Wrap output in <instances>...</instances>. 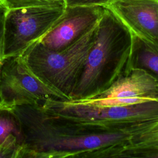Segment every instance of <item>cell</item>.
Segmentation results:
<instances>
[{
    "label": "cell",
    "mask_w": 158,
    "mask_h": 158,
    "mask_svg": "<svg viewBox=\"0 0 158 158\" xmlns=\"http://www.w3.org/2000/svg\"><path fill=\"white\" fill-rule=\"evenodd\" d=\"M22 143L14 135H10L0 144V158H19Z\"/></svg>",
    "instance_id": "14"
},
{
    "label": "cell",
    "mask_w": 158,
    "mask_h": 158,
    "mask_svg": "<svg viewBox=\"0 0 158 158\" xmlns=\"http://www.w3.org/2000/svg\"><path fill=\"white\" fill-rule=\"evenodd\" d=\"M105 7L134 36L158 51V0H112Z\"/></svg>",
    "instance_id": "8"
},
{
    "label": "cell",
    "mask_w": 158,
    "mask_h": 158,
    "mask_svg": "<svg viewBox=\"0 0 158 158\" xmlns=\"http://www.w3.org/2000/svg\"><path fill=\"white\" fill-rule=\"evenodd\" d=\"M47 100L67 101L41 80L22 56L2 59L0 65V102L8 107L23 104L41 106Z\"/></svg>",
    "instance_id": "6"
},
{
    "label": "cell",
    "mask_w": 158,
    "mask_h": 158,
    "mask_svg": "<svg viewBox=\"0 0 158 158\" xmlns=\"http://www.w3.org/2000/svg\"><path fill=\"white\" fill-rule=\"evenodd\" d=\"M134 36L104 6L91 47L70 100L92 98L130 70Z\"/></svg>",
    "instance_id": "2"
},
{
    "label": "cell",
    "mask_w": 158,
    "mask_h": 158,
    "mask_svg": "<svg viewBox=\"0 0 158 158\" xmlns=\"http://www.w3.org/2000/svg\"><path fill=\"white\" fill-rule=\"evenodd\" d=\"M98 23L61 50H51L36 42L22 56L29 69L67 101L71 99L88 54L94 43Z\"/></svg>",
    "instance_id": "4"
},
{
    "label": "cell",
    "mask_w": 158,
    "mask_h": 158,
    "mask_svg": "<svg viewBox=\"0 0 158 158\" xmlns=\"http://www.w3.org/2000/svg\"><path fill=\"white\" fill-rule=\"evenodd\" d=\"M151 157H152V158H156H156H158V152H156V153L152 154Z\"/></svg>",
    "instance_id": "17"
},
{
    "label": "cell",
    "mask_w": 158,
    "mask_h": 158,
    "mask_svg": "<svg viewBox=\"0 0 158 158\" xmlns=\"http://www.w3.org/2000/svg\"><path fill=\"white\" fill-rule=\"evenodd\" d=\"M104 6H66L63 14L38 42L45 48L61 50L78 39L99 20Z\"/></svg>",
    "instance_id": "7"
},
{
    "label": "cell",
    "mask_w": 158,
    "mask_h": 158,
    "mask_svg": "<svg viewBox=\"0 0 158 158\" xmlns=\"http://www.w3.org/2000/svg\"><path fill=\"white\" fill-rule=\"evenodd\" d=\"M132 68L144 69L158 78V51L135 36L130 61Z\"/></svg>",
    "instance_id": "11"
},
{
    "label": "cell",
    "mask_w": 158,
    "mask_h": 158,
    "mask_svg": "<svg viewBox=\"0 0 158 158\" xmlns=\"http://www.w3.org/2000/svg\"><path fill=\"white\" fill-rule=\"evenodd\" d=\"M23 136L20 158L78 156L123 143L128 136L121 131L75 133L69 131L56 115L37 105L17 106ZM93 156V157H94Z\"/></svg>",
    "instance_id": "1"
},
{
    "label": "cell",
    "mask_w": 158,
    "mask_h": 158,
    "mask_svg": "<svg viewBox=\"0 0 158 158\" xmlns=\"http://www.w3.org/2000/svg\"><path fill=\"white\" fill-rule=\"evenodd\" d=\"M158 96V78L147 70L132 68L110 87L94 98H115Z\"/></svg>",
    "instance_id": "9"
},
{
    "label": "cell",
    "mask_w": 158,
    "mask_h": 158,
    "mask_svg": "<svg viewBox=\"0 0 158 158\" xmlns=\"http://www.w3.org/2000/svg\"><path fill=\"white\" fill-rule=\"evenodd\" d=\"M158 152V118L132 133L122 144L118 145L114 157L151 156Z\"/></svg>",
    "instance_id": "10"
},
{
    "label": "cell",
    "mask_w": 158,
    "mask_h": 158,
    "mask_svg": "<svg viewBox=\"0 0 158 158\" xmlns=\"http://www.w3.org/2000/svg\"><path fill=\"white\" fill-rule=\"evenodd\" d=\"M15 135L22 143L23 136L20 120L12 108L0 102V144L10 135Z\"/></svg>",
    "instance_id": "12"
},
{
    "label": "cell",
    "mask_w": 158,
    "mask_h": 158,
    "mask_svg": "<svg viewBox=\"0 0 158 158\" xmlns=\"http://www.w3.org/2000/svg\"><path fill=\"white\" fill-rule=\"evenodd\" d=\"M40 106L59 115L69 130L75 133L117 131L125 133L131 127L158 117V101L98 106L78 100H47Z\"/></svg>",
    "instance_id": "3"
},
{
    "label": "cell",
    "mask_w": 158,
    "mask_h": 158,
    "mask_svg": "<svg viewBox=\"0 0 158 158\" xmlns=\"http://www.w3.org/2000/svg\"><path fill=\"white\" fill-rule=\"evenodd\" d=\"M65 6H39L7 10L4 31V58L22 56L52 28Z\"/></svg>",
    "instance_id": "5"
},
{
    "label": "cell",
    "mask_w": 158,
    "mask_h": 158,
    "mask_svg": "<svg viewBox=\"0 0 158 158\" xmlns=\"http://www.w3.org/2000/svg\"><path fill=\"white\" fill-rule=\"evenodd\" d=\"M7 9L0 4V65L4 59V21Z\"/></svg>",
    "instance_id": "16"
},
{
    "label": "cell",
    "mask_w": 158,
    "mask_h": 158,
    "mask_svg": "<svg viewBox=\"0 0 158 158\" xmlns=\"http://www.w3.org/2000/svg\"><path fill=\"white\" fill-rule=\"evenodd\" d=\"M112 0H65L66 6H106Z\"/></svg>",
    "instance_id": "15"
},
{
    "label": "cell",
    "mask_w": 158,
    "mask_h": 158,
    "mask_svg": "<svg viewBox=\"0 0 158 158\" xmlns=\"http://www.w3.org/2000/svg\"><path fill=\"white\" fill-rule=\"evenodd\" d=\"M7 10L39 6H65V0H0Z\"/></svg>",
    "instance_id": "13"
}]
</instances>
